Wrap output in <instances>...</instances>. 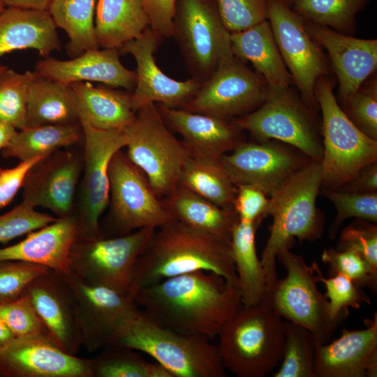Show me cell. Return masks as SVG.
<instances>
[{"label":"cell","mask_w":377,"mask_h":377,"mask_svg":"<svg viewBox=\"0 0 377 377\" xmlns=\"http://www.w3.org/2000/svg\"><path fill=\"white\" fill-rule=\"evenodd\" d=\"M152 322L191 336L215 339L243 305L239 288L212 272L197 271L142 288L132 296Z\"/></svg>","instance_id":"obj_1"},{"label":"cell","mask_w":377,"mask_h":377,"mask_svg":"<svg viewBox=\"0 0 377 377\" xmlns=\"http://www.w3.org/2000/svg\"><path fill=\"white\" fill-rule=\"evenodd\" d=\"M201 270L219 274L239 288L230 242L172 219L155 229L138 257L131 296L166 279Z\"/></svg>","instance_id":"obj_2"},{"label":"cell","mask_w":377,"mask_h":377,"mask_svg":"<svg viewBox=\"0 0 377 377\" xmlns=\"http://www.w3.org/2000/svg\"><path fill=\"white\" fill-rule=\"evenodd\" d=\"M322 188L320 161L310 160L290 175L269 196L267 216L272 217L269 236L260 258L267 293L278 279L276 254L283 247L300 242H313L323 233L325 216L316 206Z\"/></svg>","instance_id":"obj_3"},{"label":"cell","mask_w":377,"mask_h":377,"mask_svg":"<svg viewBox=\"0 0 377 377\" xmlns=\"http://www.w3.org/2000/svg\"><path fill=\"white\" fill-rule=\"evenodd\" d=\"M142 352L165 367L174 377H225L217 345L197 336L163 327L135 305L112 330L107 345Z\"/></svg>","instance_id":"obj_4"},{"label":"cell","mask_w":377,"mask_h":377,"mask_svg":"<svg viewBox=\"0 0 377 377\" xmlns=\"http://www.w3.org/2000/svg\"><path fill=\"white\" fill-rule=\"evenodd\" d=\"M284 321L266 296L242 305L222 326L218 348L224 367L238 377H264L280 364Z\"/></svg>","instance_id":"obj_5"},{"label":"cell","mask_w":377,"mask_h":377,"mask_svg":"<svg viewBox=\"0 0 377 377\" xmlns=\"http://www.w3.org/2000/svg\"><path fill=\"white\" fill-rule=\"evenodd\" d=\"M315 96L322 114L321 188L337 190L360 169L377 162V140L348 117L324 76L316 84Z\"/></svg>","instance_id":"obj_6"},{"label":"cell","mask_w":377,"mask_h":377,"mask_svg":"<svg viewBox=\"0 0 377 377\" xmlns=\"http://www.w3.org/2000/svg\"><path fill=\"white\" fill-rule=\"evenodd\" d=\"M123 132L126 155L146 176L158 198H164L178 185L189 154L182 140L170 131L154 103L135 112Z\"/></svg>","instance_id":"obj_7"},{"label":"cell","mask_w":377,"mask_h":377,"mask_svg":"<svg viewBox=\"0 0 377 377\" xmlns=\"http://www.w3.org/2000/svg\"><path fill=\"white\" fill-rule=\"evenodd\" d=\"M290 249L283 247L276 254V260L287 271L286 276L277 279L265 296L282 318L308 330L316 343H327L344 320L331 316L328 300L316 286L314 274L318 265H307Z\"/></svg>","instance_id":"obj_8"},{"label":"cell","mask_w":377,"mask_h":377,"mask_svg":"<svg viewBox=\"0 0 377 377\" xmlns=\"http://www.w3.org/2000/svg\"><path fill=\"white\" fill-rule=\"evenodd\" d=\"M155 228L115 237L76 238L69 254L70 271L83 281L131 296L134 264Z\"/></svg>","instance_id":"obj_9"},{"label":"cell","mask_w":377,"mask_h":377,"mask_svg":"<svg viewBox=\"0 0 377 377\" xmlns=\"http://www.w3.org/2000/svg\"><path fill=\"white\" fill-rule=\"evenodd\" d=\"M256 140H275L299 149L312 160L321 161L322 138L311 110L290 87L269 89L256 110L231 120Z\"/></svg>","instance_id":"obj_10"},{"label":"cell","mask_w":377,"mask_h":377,"mask_svg":"<svg viewBox=\"0 0 377 377\" xmlns=\"http://www.w3.org/2000/svg\"><path fill=\"white\" fill-rule=\"evenodd\" d=\"M84 140L82 177L73 216L77 238L101 236L100 219L110 204L109 165L112 156L126 147L123 131L101 130L80 120Z\"/></svg>","instance_id":"obj_11"},{"label":"cell","mask_w":377,"mask_h":377,"mask_svg":"<svg viewBox=\"0 0 377 377\" xmlns=\"http://www.w3.org/2000/svg\"><path fill=\"white\" fill-rule=\"evenodd\" d=\"M172 37L192 77L201 82L210 77L221 59L233 54L230 33L214 0H176Z\"/></svg>","instance_id":"obj_12"},{"label":"cell","mask_w":377,"mask_h":377,"mask_svg":"<svg viewBox=\"0 0 377 377\" xmlns=\"http://www.w3.org/2000/svg\"><path fill=\"white\" fill-rule=\"evenodd\" d=\"M108 174L111 214L108 232L102 237L120 236L143 228L156 229L173 219L146 176L121 149L112 156Z\"/></svg>","instance_id":"obj_13"},{"label":"cell","mask_w":377,"mask_h":377,"mask_svg":"<svg viewBox=\"0 0 377 377\" xmlns=\"http://www.w3.org/2000/svg\"><path fill=\"white\" fill-rule=\"evenodd\" d=\"M269 89L258 73L231 54L220 61L210 77L181 108L231 121L258 108L265 101Z\"/></svg>","instance_id":"obj_14"},{"label":"cell","mask_w":377,"mask_h":377,"mask_svg":"<svg viewBox=\"0 0 377 377\" xmlns=\"http://www.w3.org/2000/svg\"><path fill=\"white\" fill-rule=\"evenodd\" d=\"M269 21L282 59L299 89L302 100L311 110L318 105L315 86L328 73L320 46L306 30L303 19L283 0H267Z\"/></svg>","instance_id":"obj_15"},{"label":"cell","mask_w":377,"mask_h":377,"mask_svg":"<svg viewBox=\"0 0 377 377\" xmlns=\"http://www.w3.org/2000/svg\"><path fill=\"white\" fill-rule=\"evenodd\" d=\"M310 160L299 149L275 140H245L219 159L236 186L251 185L268 197Z\"/></svg>","instance_id":"obj_16"},{"label":"cell","mask_w":377,"mask_h":377,"mask_svg":"<svg viewBox=\"0 0 377 377\" xmlns=\"http://www.w3.org/2000/svg\"><path fill=\"white\" fill-rule=\"evenodd\" d=\"M82 170L83 157L68 149L43 157L25 177L22 201L47 209L58 219L72 216Z\"/></svg>","instance_id":"obj_17"},{"label":"cell","mask_w":377,"mask_h":377,"mask_svg":"<svg viewBox=\"0 0 377 377\" xmlns=\"http://www.w3.org/2000/svg\"><path fill=\"white\" fill-rule=\"evenodd\" d=\"M161 39L148 27L140 37L126 43L118 50L119 53L131 54L136 62V83L131 94V107L135 112L155 103L183 108L202 84L193 77L184 81L175 80L159 68L154 54Z\"/></svg>","instance_id":"obj_18"},{"label":"cell","mask_w":377,"mask_h":377,"mask_svg":"<svg viewBox=\"0 0 377 377\" xmlns=\"http://www.w3.org/2000/svg\"><path fill=\"white\" fill-rule=\"evenodd\" d=\"M74 295L82 346L93 352L103 348L112 330L135 306L131 297L83 281L69 271L59 274Z\"/></svg>","instance_id":"obj_19"},{"label":"cell","mask_w":377,"mask_h":377,"mask_svg":"<svg viewBox=\"0 0 377 377\" xmlns=\"http://www.w3.org/2000/svg\"><path fill=\"white\" fill-rule=\"evenodd\" d=\"M24 293L53 341L66 353L75 355L82 346L77 304L72 290L61 274L49 269L36 277Z\"/></svg>","instance_id":"obj_20"},{"label":"cell","mask_w":377,"mask_h":377,"mask_svg":"<svg viewBox=\"0 0 377 377\" xmlns=\"http://www.w3.org/2000/svg\"><path fill=\"white\" fill-rule=\"evenodd\" d=\"M0 377H91L89 359L43 339L15 338L0 349Z\"/></svg>","instance_id":"obj_21"},{"label":"cell","mask_w":377,"mask_h":377,"mask_svg":"<svg viewBox=\"0 0 377 377\" xmlns=\"http://www.w3.org/2000/svg\"><path fill=\"white\" fill-rule=\"evenodd\" d=\"M362 330L344 329L329 343H316L315 377L377 376V313Z\"/></svg>","instance_id":"obj_22"},{"label":"cell","mask_w":377,"mask_h":377,"mask_svg":"<svg viewBox=\"0 0 377 377\" xmlns=\"http://www.w3.org/2000/svg\"><path fill=\"white\" fill-rule=\"evenodd\" d=\"M306 28L328 54L338 78V94L343 105L376 71L377 40L354 38L311 22Z\"/></svg>","instance_id":"obj_23"},{"label":"cell","mask_w":377,"mask_h":377,"mask_svg":"<svg viewBox=\"0 0 377 377\" xmlns=\"http://www.w3.org/2000/svg\"><path fill=\"white\" fill-rule=\"evenodd\" d=\"M157 108L182 136L189 155L219 160L245 141L243 131L231 121L160 103Z\"/></svg>","instance_id":"obj_24"},{"label":"cell","mask_w":377,"mask_h":377,"mask_svg":"<svg viewBox=\"0 0 377 377\" xmlns=\"http://www.w3.org/2000/svg\"><path fill=\"white\" fill-rule=\"evenodd\" d=\"M119 54L118 49L110 48L87 50L66 61L48 57L36 63L34 72L69 84L92 81L112 87L133 89L136 83L135 72L123 66Z\"/></svg>","instance_id":"obj_25"},{"label":"cell","mask_w":377,"mask_h":377,"mask_svg":"<svg viewBox=\"0 0 377 377\" xmlns=\"http://www.w3.org/2000/svg\"><path fill=\"white\" fill-rule=\"evenodd\" d=\"M77 236V223L73 215L57 219L29 232L18 243L0 248V260L37 264L66 274L70 271L69 254Z\"/></svg>","instance_id":"obj_26"},{"label":"cell","mask_w":377,"mask_h":377,"mask_svg":"<svg viewBox=\"0 0 377 377\" xmlns=\"http://www.w3.org/2000/svg\"><path fill=\"white\" fill-rule=\"evenodd\" d=\"M57 27L48 10L8 7L0 13V57L33 49L43 57L61 50Z\"/></svg>","instance_id":"obj_27"},{"label":"cell","mask_w":377,"mask_h":377,"mask_svg":"<svg viewBox=\"0 0 377 377\" xmlns=\"http://www.w3.org/2000/svg\"><path fill=\"white\" fill-rule=\"evenodd\" d=\"M230 43L233 55L251 62L269 88L290 87L292 77L267 20L246 29L230 33Z\"/></svg>","instance_id":"obj_28"},{"label":"cell","mask_w":377,"mask_h":377,"mask_svg":"<svg viewBox=\"0 0 377 377\" xmlns=\"http://www.w3.org/2000/svg\"><path fill=\"white\" fill-rule=\"evenodd\" d=\"M77 100L80 120L101 130L123 131L134 119L131 94L89 82L71 84Z\"/></svg>","instance_id":"obj_29"},{"label":"cell","mask_w":377,"mask_h":377,"mask_svg":"<svg viewBox=\"0 0 377 377\" xmlns=\"http://www.w3.org/2000/svg\"><path fill=\"white\" fill-rule=\"evenodd\" d=\"M149 26L143 0H98L95 33L99 47L119 50Z\"/></svg>","instance_id":"obj_30"},{"label":"cell","mask_w":377,"mask_h":377,"mask_svg":"<svg viewBox=\"0 0 377 377\" xmlns=\"http://www.w3.org/2000/svg\"><path fill=\"white\" fill-rule=\"evenodd\" d=\"M79 122L77 100L71 85L36 74L29 89L28 126Z\"/></svg>","instance_id":"obj_31"},{"label":"cell","mask_w":377,"mask_h":377,"mask_svg":"<svg viewBox=\"0 0 377 377\" xmlns=\"http://www.w3.org/2000/svg\"><path fill=\"white\" fill-rule=\"evenodd\" d=\"M162 200L173 219L230 242L237 218L234 210L223 209L181 186Z\"/></svg>","instance_id":"obj_32"},{"label":"cell","mask_w":377,"mask_h":377,"mask_svg":"<svg viewBox=\"0 0 377 377\" xmlns=\"http://www.w3.org/2000/svg\"><path fill=\"white\" fill-rule=\"evenodd\" d=\"M259 224L237 217L231 232L230 247L244 306L260 303L267 294L265 274L256 248Z\"/></svg>","instance_id":"obj_33"},{"label":"cell","mask_w":377,"mask_h":377,"mask_svg":"<svg viewBox=\"0 0 377 377\" xmlns=\"http://www.w3.org/2000/svg\"><path fill=\"white\" fill-rule=\"evenodd\" d=\"M177 186L223 209L234 210L237 186L218 159L189 155L182 169Z\"/></svg>","instance_id":"obj_34"},{"label":"cell","mask_w":377,"mask_h":377,"mask_svg":"<svg viewBox=\"0 0 377 377\" xmlns=\"http://www.w3.org/2000/svg\"><path fill=\"white\" fill-rule=\"evenodd\" d=\"M83 138L80 123L27 126L17 130L9 144L1 150L6 158L23 161L43 157L79 142Z\"/></svg>","instance_id":"obj_35"},{"label":"cell","mask_w":377,"mask_h":377,"mask_svg":"<svg viewBox=\"0 0 377 377\" xmlns=\"http://www.w3.org/2000/svg\"><path fill=\"white\" fill-rule=\"evenodd\" d=\"M48 11L56 27L69 38L66 50L71 58L99 49L94 23L96 0H52Z\"/></svg>","instance_id":"obj_36"},{"label":"cell","mask_w":377,"mask_h":377,"mask_svg":"<svg viewBox=\"0 0 377 377\" xmlns=\"http://www.w3.org/2000/svg\"><path fill=\"white\" fill-rule=\"evenodd\" d=\"M90 361L91 377H174L157 362H149L138 351L108 345Z\"/></svg>","instance_id":"obj_37"},{"label":"cell","mask_w":377,"mask_h":377,"mask_svg":"<svg viewBox=\"0 0 377 377\" xmlns=\"http://www.w3.org/2000/svg\"><path fill=\"white\" fill-rule=\"evenodd\" d=\"M282 359L274 377H315L316 341L304 327L284 321Z\"/></svg>","instance_id":"obj_38"},{"label":"cell","mask_w":377,"mask_h":377,"mask_svg":"<svg viewBox=\"0 0 377 377\" xmlns=\"http://www.w3.org/2000/svg\"><path fill=\"white\" fill-rule=\"evenodd\" d=\"M369 0H295L292 10L303 20L336 31L350 32Z\"/></svg>","instance_id":"obj_39"},{"label":"cell","mask_w":377,"mask_h":377,"mask_svg":"<svg viewBox=\"0 0 377 377\" xmlns=\"http://www.w3.org/2000/svg\"><path fill=\"white\" fill-rule=\"evenodd\" d=\"M35 77L34 72L20 73L8 68L0 74V121L17 130L28 126L29 89Z\"/></svg>","instance_id":"obj_40"},{"label":"cell","mask_w":377,"mask_h":377,"mask_svg":"<svg viewBox=\"0 0 377 377\" xmlns=\"http://www.w3.org/2000/svg\"><path fill=\"white\" fill-rule=\"evenodd\" d=\"M333 203L337 216L329 228V237L334 239L343 221L350 218L377 222V192L350 193L321 188Z\"/></svg>","instance_id":"obj_41"},{"label":"cell","mask_w":377,"mask_h":377,"mask_svg":"<svg viewBox=\"0 0 377 377\" xmlns=\"http://www.w3.org/2000/svg\"><path fill=\"white\" fill-rule=\"evenodd\" d=\"M0 318L15 338L43 339L54 342L29 296L24 293L14 301L0 304Z\"/></svg>","instance_id":"obj_42"},{"label":"cell","mask_w":377,"mask_h":377,"mask_svg":"<svg viewBox=\"0 0 377 377\" xmlns=\"http://www.w3.org/2000/svg\"><path fill=\"white\" fill-rule=\"evenodd\" d=\"M316 274V281L325 286L324 295L328 300L329 311L332 317L345 320L348 314V307L357 309L362 303L371 304L369 295L348 277L341 274L323 277L318 267Z\"/></svg>","instance_id":"obj_43"},{"label":"cell","mask_w":377,"mask_h":377,"mask_svg":"<svg viewBox=\"0 0 377 377\" xmlns=\"http://www.w3.org/2000/svg\"><path fill=\"white\" fill-rule=\"evenodd\" d=\"M322 261L330 268V275L343 274L358 286L367 288L374 293L377 289V272L358 253L346 249H325L321 255Z\"/></svg>","instance_id":"obj_44"},{"label":"cell","mask_w":377,"mask_h":377,"mask_svg":"<svg viewBox=\"0 0 377 377\" xmlns=\"http://www.w3.org/2000/svg\"><path fill=\"white\" fill-rule=\"evenodd\" d=\"M348 117L363 133L377 140V80H366L343 105Z\"/></svg>","instance_id":"obj_45"},{"label":"cell","mask_w":377,"mask_h":377,"mask_svg":"<svg viewBox=\"0 0 377 377\" xmlns=\"http://www.w3.org/2000/svg\"><path fill=\"white\" fill-rule=\"evenodd\" d=\"M58 218L42 213L22 201L8 212L0 215V243L6 244L20 236L50 224Z\"/></svg>","instance_id":"obj_46"},{"label":"cell","mask_w":377,"mask_h":377,"mask_svg":"<svg viewBox=\"0 0 377 377\" xmlns=\"http://www.w3.org/2000/svg\"><path fill=\"white\" fill-rule=\"evenodd\" d=\"M220 18L230 32L246 29L267 20V0H214Z\"/></svg>","instance_id":"obj_47"},{"label":"cell","mask_w":377,"mask_h":377,"mask_svg":"<svg viewBox=\"0 0 377 377\" xmlns=\"http://www.w3.org/2000/svg\"><path fill=\"white\" fill-rule=\"evenodd\" d=\"M49 269L23 261L0 260V304L18 299L36 277Z\"/></svg>","instance_id":"obj_48"},{"label":"cell","mask_w":377,"mask_h":377,"mask_svg":"<svg viewBox=\"0 0 377 377\" xmlns=\"http://www.w3.org/2000/svg\"><path fill=\"white\" fill-rule=\"evenodd\" d=\"M357 219L342 230L336 249L358 253L377 272L376 223Z\"/></svg>","instance_id":"obj_49"},{"label":"cell","mask_w":377,"mask_h":377,"mask_svg":"<svg viewBox=\"0 0 377 377\" xmlns=\"http://www.w3.org/2000/svg\"><path fill=\"white\" fill-rule=\"evenodd\" d=\"M269 197L260 188L242 184L237 186L234 210L239 220L260 223L267 216Z\"/></svg>","instance_id":"obj_50"},{"label":"cell","mask_w":377,"mask_h":377,"mask_svg":"<svg viewBox=\"0 0 377 377\" xmlns=\"http://www.w3.org/2000/svg\"><path fill=\"white\" fill-rule=\"evenodd\" d=\"M43 157L20 161L13 168L0 167V210L13 200L30 168Z\"/></svg>","instance_id":"obj_51"},{"label":"cell","mask_w":377,"mask_h":377,"mask_svg":"<svg viewBox=\"0 0 377 377\" xmlns=\"http://www.w3.org/2000/svg\"><path fill=\"white\" fill-rule=\"evenodd\" d=\"M149 27L161 38L173 36L176 0H143Z\"/></svg>","instance_id":"obj_52"},{"label":"cell","mask_w":377,"mask_h":377,"mask_svg":"<svg viewBox=\"0 0 377 377\" xmlns=\"http://www.w3.org/2000/svg\"><path fill=\"white\" fill-rule=\"evenodd\" d=\"M337 190L358 193L377 192V162L360 169L353 177Z\"/></svg>","instance_id":"obj_53"},{"label":"cell","mask_w":377,"mask_h":377,"mask_svg":"<svg viewBox=\"0 0 377 377\" xmlns=\"http://www.w3.org/2000/svg\"><path fill=\"white\" fill-rule=\"evenodd\" d=\"M8 7L48 10L52 0H4Z\"/></svg>","instance_id":"obj_54"},{"label":"cell","mask_w":377,"mask_h":377,"mask_svg":"<svg viewBox=\"0 0 377 377\" xmlns=\"http://www.w3.org/2000/svg\"><path fill=\"white\" fill-rule=\"evenodd\" d=\"M16 131L12 125L0 121V151L9 144Z\"/></svg>","instance_id":"obj_55"},{"label":"cell","mask_w":377,"mask_h":377,"mask_svg":"<svg viewBox=\"0 0 377 377\" xmlns=\"http://www.w3.org/2000/svg\"><path fill=\"white\" fill-rule=\"evenodd\" d=\"M15 338L13 333L0 318V349L7 346Z\"/></svg>","instance_id":"obj_56"},{"label":"cell","mask_w":377,"mask_h":377,"mask_svg":"<svg viewBox=\"0 0 377 377\" xmlns=\"http://www.w3.org/2000/svg\"><path fill=\"white\" fill-rule=\"evenodd\" d=\"M6 3L4 0H0V13L6 8Z\"/></svg>","instance_id":"obj_57"},{"label":"cell","mask_w":377,"mask_h":377,"mask_svg":"<svg viewBox=\"0 0 377 377\" xmlns=\"http://www.w3.org/2000/svg\"><path fill=\"white\" fill-rule=\"evenodd\" d=\"M8 67L5 66H0V74L3 73Z\"/></svg>","instance_id":"obj_58"},{"label":"cell","mask_w":377,"mask_h":377,"mask_svg":"<svg viewBox=\"0 0 377 377\" xmlns=\"http://www.w3.org/2000/svg\"><path fill=\"white\" fill-rule=\"evenodd\" d=\"M286 3H287L289 6H292L295 0H283Z\"/></svg>","instance_id":"obj_59"},{"label":"cell","mask_w":377,"mask_h":377,"mask_svg":"<svg viewBox=\"0 0 377 377\" xmlns=\"http://www.w3.org/2000/svg\"><path fill=\"white\" fill-rule=\"evenodd\" d=\"M206 1H210V0H206Z\"/></svg>","instance_id":"obj_60"}]
</instances>
